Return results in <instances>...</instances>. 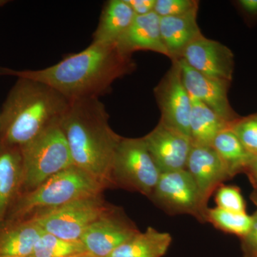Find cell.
I'll return each mask as SVG.
<instances>
[{
	"instance_id": "20",
	"label": "cell",
	"mask_w": 257,
	"mask_h": 257,
	"mask_svg": "<svg viewBox=\"0 0 257 257\" xmlns=\"http://www.w3.org/2000/svg\"><path fill=\"white\" fill-rule=\"evenodd\" d=\"M192 111L189 123V138L192 145L211 146L216 137L231 127L232 123L221 117L210 108L191 96Z\"/></svg>"
},
{
	"instance_id": "13",
	"label": "cell",
	"mask_w": 257,
	"mask_h": 257,
	"mask_svg": "<svg viewBox=\"0 0 257 257\" xmlns=\"http://www.w3.org/2000/svg\"><path fill=\"white\" fill-rule=\"evenodd\" d=\"M178 61L184 85L191 96L202 101L230 123L239 119L228 98L231 82L207 77L189 67L183 59Z\"/></svg>"
},
{
	"instance_id": "15",
	"label": "cell",
	"mask_w": 257,
	"mask_h": 257,
	"mask_svg": "<svg viewBox=\"0 0 257 257\" xmlns=\"http://www.w3.org/2000/svg\"><path fill=\"white\" fill-rule=\"evenodd\" d=\"M23 183L21 148L0 141V226L21 194Z\"/></svg>"
},
{
	"instance_id": "28",
	"label": "cell",
	"mask_w": 257,
	"mask_h": 257,
	"mask_svg": "<svg viewBox=\"0 0 257 257\" xmlns=\"http://www.w3.org/2000/svg\"><path fill=\"white\" fill-rule=\"evenodd\" d=\"M252 224L248 234L242 238L245 257H257V211L251 215Z\"/></svg>"
},
{
	"instance_id": "18",
	"label": "cell",
	"mask_w": 257,
	"mask_h": 257,
	"mask_svg": "<svg viewBox=\"0 0 257 257\" xmlns=\"http://www.w3.org/2000/svg\"><path fill=\"white\" fill-rule=\"evenodd\" d=\"M44 231L32 220L0 226V257H30Z\"/></svg>"
},
{
	"instance_id": "30",
	"label": "cell",
	"mask_w": 257,
	"mask_h": 257,
	"mask_svg": "<svg viewBox=\"0 0 257 257\" xmlns=\"http://www.w3.org/2000/svg\"><path fill=\"white\" fill-rule=\"evenodd\" d=\"M244 173L247 175L253 188H257V153L253 154L248 162Z\"/></svg>"
},
{
	"instance_id": "5",
	"label": "cell",
	"mask_w": 257,
	"mask_h": 257,
	"mask_svg": "<svg viewBox=\"0 0 257 257\" xmlns=\"http://www.w3.org/2000/svg\"><path fill=\"white\" fill-rule=\"evenodd\" d=\"M60 121L50 125L36 138L20 147L23 160L22 193L33 190L47 179L74 165Z\"/></svg>"
},
{
	"instance_id": "35",
	"label": "cell",
	"mask_w": 257,
	"mask_h": 257,
	"mask_svg": "<svg viewBox=\"0 0 257 257\" xmlns=\"http://www.w3.org/2000/svg\"><path fill=\"white\" fill-rule=\"evenodd\" d=\"M257 189V188L256 189Z\"/></svg>"
},
{
	"instance_id": "21",
	"label": "cell",
	"mask_w": 257,
	"mask_h": 257,
	"mask_svg": "<svg viewBox=\"0 0 257 257\" xmlns=\"http://www.w3.org/2000/svg\"><path fill=\"white\" fill-rule=\"evenodd\" d=\"M172 241L170 234L150 226L123 243L108 257H162L168 251Z\"/></svg>"
},
{
	"instance_id": "23",
	"label": "cell",
	"mask_w": 257,
	"mask_h": 257,
	"mask_svg": "<svg viewBox=\"0 0 257 257\" xmlns=\"http://www.w3.org/2000/svg\"><path fill=\"white\" fill-rule=\"evenodd\" d=\"M87 253L81 240L61 239L44 231L30 257H75Z\"/></svg>"
},
{
	"instance_id": "31",
	"label": "cell",
	"mask_w": 257,
	"mask_h": 257,
	"mask_svg": "<svg viewBox=\"0 0 257 257\" xmlns=\"http://www.w3.org/2000/svg\"><path fill=\"white\" fill-rule=\"evenodd\" d=\"M239 5L247 14L257 15V0H240Z\"/></svg>"
},
{
	"instance_id": "24",
	"label": "cell",
	"mask_w": 257,
	"mask_h": 257,
	"mask_svg": "<svg viewBox=\"0 0 257 257\" xmlns=\"http://www.w3.org/2000/svg\"><path fill=\"white\" fill-rule=\"evenodd\" d=\"M206 222L210 223L224 232L242 239L251 229L252 216L246 212H233L216 207L207 209Z\"/></svg>"
},
{
	"instance_id": "7",
	"label": "cell",
	"mask_w": 257,
	"mask_h": 257,
	"mask_svg": "<svg viewBox=\"0 0 257 257\" xmlns=\"http://www.w3.org/2000/svg\"><path fill=\"white\" fill-rule=\"evenodd\" d=\"M111 206L102 194L91 196L76 199L32 221L45 232L61 239L77 241Z\"/></svg>"
},
{
	"instance_id": "27",
	"label": "cell",
	"mask_w": 257,
	"mask_h": 257,
	"mask_svg": "<svg viewBox=\"0 0 257 257\" xmlns=\"http://www.w3.org/2000/svg\"><path fill=\"white\" fill-rule=\"evenodd\" d=\"M216 207L233 212H246V203L236 186L221 185L216 191Z\"/></svg>"
},
{
	"instance_id": "17",
	"label": "cell",
	"mask_w": 257,
	"mask_h": 257,
	"mask_svg": "<svg viewBox=\"0 0 257 257\" xmlns=\"http://www.w3.org/2000/svg\"><path fill=\"white\" fill-rule=\"evenodd\" d=\"M197 16L193 14L160 18L161 36L171 60L182 58L187 47L202 36Z\"/></svg>"
},
{
	"instance_id": "26",
	"label": "cell",
	"mask_w": 257,
	"mask_h": 257,
	"mask_svg": "<svg viewBox=\"0 0 257 257\" xmlns=\"http://www.w3.org/2000/svg\"><path fill=\"white\" fill-rule=\"evenodd\" d=\"M199 3L196 0H156L155 12L160 18L197 14Z\"/></svg>"
},
{
	"instance_id": "33",
	"label": "cell",
	"mask_w": 257,
	"mask_h": 257,
	"mask_svg": "<svg viewBox=\"0 0 257 257\" xmlns=\"http://www.w3.org/2000/svg\"><path fill=\"white\" fill-rule=\"evenodd\" d=\"M75 257H95L92 256V255L89 254V253H84V254L80 255V256H77Z\"/></svg>"
},
{
	"instance_id": "6",
	"label": "cell",
	"mask_w": 257,
	"mask_h": 257,
	"mask_svg": "<svg viewBox=\"0 0 257 257\" xmlns=\"http://www.w3.org/2000/svg\"><path fill=\"white\" fill-rule=\"evenodd\" d=\"M160 175L143 138H121L111 167L112 188L138 192L150 198Z\"/></svg>"
},
{
	"instance_id": "3",
	"label": "cell",
	"mask_w": 257,
	"mask_h": 257,
	"mask_svg": "<svg viewBox=\"0 0 257 257\" xmlns=\"http://www.w3.org/2000/svg\"><path fill=\"white\" fill-rule=\"evenodd\" d=\"M70 101L50 86L28 78L18 81L0 114V141L22 147L60 121Z\"/></svg>"
},
{
	"instance_id": "9",
	"label": "cell",
	"mask_w": 257,
	"mask_h": 257,
	"mask_svg": "<svg viewBox=\"0 0 257 257\" xmlns=\"http://www.w3.org/2000/svg\"><path fill=\"white\" fill-rule=\"evenodd\" d=\"M172 62V67L154 89L161 112L160 121L189 138L192 99L184 85L178 60Z\"/></svg>"
},
{
	"instance_id": "11",
	"label": "cell",
	"mask_w": 257,
	"mask_h": 257,
	"mask_svg": "<svg viewBox=\"0 0 257 257\" xmlns=\"http://www.w3.org/2000/svg\"><path fill=\"white\" fill-rule=\"evenodd\" d=\"M143 139L161 174L186 170L192 147L188 137L160 121Z\"/></svg>"
},
{
	"instance_id": "10",
	"label": "cell",
	"mask_w": 257,
	"mask_h": 257,
	"mask_svg": "<svg viewBox=\"0 0 257 257\" xmlns=\"http://www.w3.org/2000/svg\"><path fill=\"white\" fill-rule=\"evenodd\" d=\"M140 232L137 225L124 210L111 204L108 210L86 229L80 240L89 254L108 257Z\"/></svg>"
},
{
	"instance_id": "8",
	"label": "cell",
	"mask_w": 257,
	"mask_h": 257,
	"mask_svg": "<svg viewBox=\"0 0 257 257\" xmlns=\"http://www.w3.org/2000/svg\"><path fill=\"white\" fill-rule=\"evenodd\" d=\"M150 199L168 214H189L206 222L209 208L203 206L197 185L187 170L161 174Z\"/></svg>"
},
{
	"instance_id": "32",
	"label": "cell",
	"mask_w": 257,
	"mask_h": 257,
	"mask_svg": "<svg viewBox=\"0 0 257 257\" xmlns=\"http://www.w3.org/2000/svg\"><path fill=\"white\" fill-rule=\"evenodd\" d=\"M250 199H251V200L252 201L253 204H254L257 207V189H254L253 192L251 193Z\"/></svg>"
},
{
	"instance_id": "29",
	"label": "cell",
	"mask_w": 257,
	"mask_h": 257,
	"mask_svg": "<svg viewBox=\"0 0 257 257\" xmlns=\"http://www.w3.org/2000/svg\"><path fill=\"white\" fill-rule=\"evenodd\" d=\"M137 16L151 13L155 10L156 0H125Z\"/></svg>"
},
{
	"instance_id": "1",
	"label": "cell",
	"mask_w": 257,
	"mask_h": 257,
	"mask_svg": "<svg viewBox=\"0 0 257 257\" xmlns=\"http://www.w3.org/2000/svg\"><path fill=\"white\" fill-rule=\"evenodd\" d=\"M136 67L132 55L116 45L94 43L78 53L66 56L58 63L39 70L0 67V75L28 78L50 86L70 101L99 99L116 79Z\"/></svg>"
},
{
	"instance_id": "4",
	"label": "cell",
	"mask_w": 257,
	"mask_h": 257,
	"mask_svg": "<svg viewBox=\"0 0 257 257\" xmlns=\"http://www.w3.org/2000/svg\"><path fill=\"white\" fill-rule=\"evenodd\" d=\"M105 189L85 171L71 166L33 190L22 193L3 224L32 220L76 199L102 194Z\"/></svg>"
},
{
	"instance_id": "22",
	"label": "cell",
	"mask_w": 257,
	"mask_h": 257,
	"mask_svg": "<svg viewBox=\"0 0 257 257\" xmlns=\"http://www.w3.org/2000/svg\"><path fill=\"white\" fill-rule=\"evenodd\" d=\"M211 147L220 157L231 178L245 172L252 156L230 128L219 133Z\"/></svg>"
},
{
	"instance_id": "34",
	"label": "cell",
	"mask_w": 257,
	"mask_h": 257,
	"mask_svg": "<svg viewBox=\"0 0 257 257\" xmlns=\"http://www.w3.org/2000/svg\"><path fill=\"white\" fill-rule=\"evenodd\" d=\"M7 3H8V1H5V0H0V7L3 6L6 4Z\"/></svg>"
},
{
	"instance_id": "2",
	"label": "cell",
	"mask_w": 257,
	"mask_h": 257,
	"mask_svg": "<svg viewBox=\"0 0 257 257\" xmlns=\"http://www.w3.org/2000/svg\"><path fill=\"white\" fill-rule=\"evenodd\" d=\"M109 118L104 104L92 98L70 101L60 121L74 165L106 189L112 188L111 167L122 138L111 128Z\"/></svg>"
},
{
	"instance_id": "25",
	"label": "cell",
	"mask_w": 257,
	"mask_h": 257,
	"mask_svg": "<svg viewBox=\"0 0 257 257\" xmlns=\"http://www.w3.org/2000/svg\"><path fill=\"white\" fill-rule=\"evenodd\" d=\"M230 130L248 152L257 153V113L235 120Z\"/></svg>"
},
{
	"instance_id": "16",
	"label": "cell",
	"mask_w": 257,
	"mask_h": 257,
	"mask_svg": "<svg viewBox=\"0 0 257 257\" xmlns=\"http://www.w3.org/2000/svg\"><path fill=\"white\" fill-rule=\"evenodd\" d=\"M119 50L132 55L140 50L152 51L168 57L160 32V17L155 12L135 17L133 24L116 44Z\"/></svg>"
},
{
	"instance_id": "19",
	"label": "cell",
	"mask_w": 257,
	"mask_h": 257,
	"mask_svg": "<svg viewBox=\"0 0 257 257\" xmlns=\"http://www.w3.org/2000/svg\"><path fill=\"white\" fill-rule=\"evenodd\" d=\"M135 17L136 15L125 0L106 2L93 34L92 42L116 45L131 26Z\"/></svg>"
},
{
	"instance_id": "12",
	"label": "cell",
	"mask_w": 257,
	"mask_h": 257,
	"mask_svg": "<svg viewBox=\"0 0 257 257\" xmlns=\"http://www.w3.org/2000/svg\"><path fill=\"white\" fill-rule=\"evenodd\" d=\"M181 59L189 67L207 77L229 82L232 79L234 54L221 42L204 35L187 47Z\"/></svg>"
},
{
	"instance_id": "14",
	"label": "cell",
	"mask_w": 257,
	"mask_h": 257,
	"mask_svg": "<svg viewBox=\"0 0 257 257\" xmlns=\"http://www.w3.org/2000/svg\"><path fill=\"white\" fill-rule=\"evenodd\" d=\"M186 170L195 182L203 206L207 209L213 193L231 179L224 164L211 146L192 145Z\"/></svg>"
}]
</instances>
